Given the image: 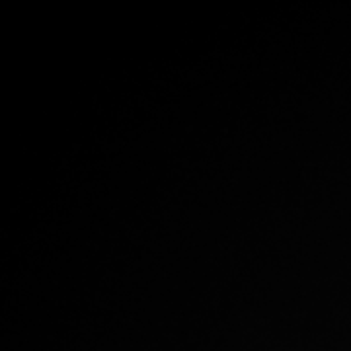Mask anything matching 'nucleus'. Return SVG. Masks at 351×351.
I'll use <instances>...</instances> for the list:
<instances>
[]
</instances>
